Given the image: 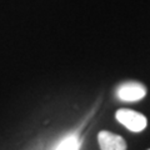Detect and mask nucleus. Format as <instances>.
<instances>
[{
    "label": "nucleus",
    "mask_w": 150,
    "mask_h": 150,
    "mask_svg": "<svg viewBox=\"0 0 150 150\" xmlns=\"http://www.w3.org/2000/svg\"><path fill=\"white\" fill-rule=\"evenodd\" d=\"M101 150H126V143L120 135L112 134L110 131H100L98 135Z\"/></svg>",
    "instance_id": "3"
},
{
    "label": "nucleus",
    "mask_w": 150,
    "mask_h": 150,
    "mask_svg": "<svg viewBox=\"0 0 150 150\" xmlns=\"http://www.w3.org/2000/svg\"><path fill=\"white\" fill-rule=\"evenodd\" d=\"M149 150H150V149H149Z\"/></svg>",
    "instance_id": "5"
},
{
    "label": "nucleus",
    "mask_w": 150,
    "mask_h": 150,
    "mask_svg": "<svg viewBox=\"0 0 150 150\" xmlns=\"http://www.w3.org/2000/svg\"><path fill=\"white\" fill-rule=\"evenodd\" d=\"M79 140L76 137H69L64 139L56 150H79Z\"/></svg>",
    "instance_id": "4"
},
{
    "label": "nucleus",
    "mask_w": 150,
    "mask_h": 150,
    "mask_svg": "<svg viewBox=\"0 0 150 150\" xmlns=\"http://www.w3.org/2000/svg\"><path fill=\"white\" fill-rule=\"evenodd\" d=\"M116 95L123 101H128V103L138 101V100H142L146 95V89L140 83L129 81V83L121 84L116 89Z\"/></svg>",
    "instance_id": "2"
},
{
    "label": "nucleus",
    "mask_w": 150,
    "mask_h": 150,
    "mask_svg": "<svg viewBox=\"0 0 150 150\" xmlns=\"http://www.w3.org/2000/svg\"><path fill=\"white\" fill-rule=\"evenodd\" d=\"M115 116L120 124H123L126 129H129L133 133L143 131L148 124V120L143 114L130 109H119Z\"/></svg>",
    "instance_id": "1"
}]
</instances>
